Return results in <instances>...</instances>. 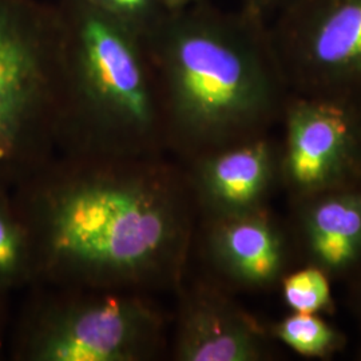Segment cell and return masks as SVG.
<instances>
[{
	"label": "cell",
	"mask_w": 361,
	"mask_h": 361,
	"mask_svg": "<svg viewBox=\"0 0 361 361\" xmlns=\"http://www.w3.org/2000/svg\"><path fill=\"white\" fill-rule=\"evenodd\" d=\"M204 0H161L164 7L168 10L169 13H177L180 10L189 8L194 4H198Z\"/></svg>",
	"instance_id": "cell-17"
},
{
	"label": "cell",
	"mask_w": 361,
	"mask_h": 361,
	"mask_svg": "<svg viewBox=\"0 0 361 361\" xmlns=\"http://www.w3.org/2000/svg\"><path fill=\"white\" fill-rule=\"evenodd\" d=\"M331 277L320 268L304 264L296 271H286L279 286L285 305L292 312L332 314L335 300L331 288Z\"/></svg>",
	"instance_id": "cell-14"
},
{
	"label": "cell",
	"mask_w": 361,
	"mask_h": 361,
	"mask_svg": "<svg viewBox=\"0 0 361 361\" xmlns=\"http://www.w3.org/2000/svg\"><path fill=\"white\" fill-rule=\"evenodd\" d=\"M280 125V186L292 201L361 185V99L290 92Z\"/></svg>",
	"instance_id": "cell-7"
},
{
	"label": "cell",
	"mask_w": 361,
	"mask_h": 361,
	"mask_svg": "<svg viewBox=\"0 0 361 361\" xmlns=\"http://www.w3.org/2000/svg\"><path fill=\"white\" fill-rule=\"evenodd\" d=\"M4 297L6 293L0 290V349L3 344V334H4V325H6V310H4Z\"/></svg>",
	"instance_id": "cell-19"
},
{
	"label": "cell",
	"mask_w": 361,
	"mask_h": 361,
	"mask_svg": "<svg viewBox=\"0 0 361 361\" xmlns=\"http://www.w3.org/2000/svg\"><path fill=\"white\" fill-rule=\"evenodd\" d=\"M352 301H353V307H355L356 314L359 316L361 323V269L355 274V286H353V293H352Z\"/></svg>",
	"instance_id": "cell-18"
},
{
	"label": "cell",
	"mask_w": 361,
	"mask_h": 361,
	"mask_svg": "<svg viewBox=\"0 0 361 361\" xmlns=\"http://www.w3.org/2000/svg\"><path fill=\"white\" fill-rule=\"evenodd\" d=\"M61 42L55 3L0 0V185L11 190L58 147Z\"/></svg>",
	"instance_id": "cell-4"
},
{
	"label": "cell",
	"mask_w": 361,
	"mask_h": 361,
	"mask_svg": "<svg viewBox=\"0 0 361 361\" xmlns=\"http://www.w3.org/2000/svg\"><path fill=\"white\" fill-rule=\"evenodd\" d=\"M35 283L30 233L15 204L11 189L0 185V290Z\"/></svg>",
	"instance_id": "cell-12"
},
{
	"label": "cell",
	"mask_w": 361,
	"mask_h": 361,
	"mask_svg": "<svg viewBox=\"0 0 361 361\" xmlns=\"http://www.w3.org/2000/svg\"><path fill=\"white\" fill-rule=\"evenodd\" d=\"M166 149L186 161L269 134L290 94L269 19L212 0L170 13L145 40Z\"/></svg>",
	"instance_id": "cell-2"
},
{
	"label": "cell",
	"mask_w": 361,
	"mask_h": 361,
	"mask_svg": "<svg viewBox=\"0 0 361 361\" xmlns=\"http://www.w3.org/2000/svg\"><path fill=\"white\" fill-rule=\"evenodd\" d=\"M289 226L295 252L304 264L331 279L361 269V185L298 198Z\"/></svg>",
	"instance_id": "cell-11"
},
{
	"label": "cell",
	"mask_w": 361,
	"mask_h": 361,
	"mask_svg": "<svg viewBox=\"0 0 361 361\" xmlns=\"http://www.w3.org/2000/svg\"><path fill=\"white\" fill-rule=\"evenodd\" d=\"M13 190L35 283L141 292L183 280L198 210L188 170L161 154H66Z\"/></svg>",
	"instance_id": "cell-1"
},
{
	"label": "cell",
	"mask_w": 361,
	"mask_h": 361,
	"mask_svg": "<svg viewBox=\"0 0 361 361\" xmlns=\"http://www.w3.org/2000/svg\"><path fill=\"white\" fill-rule=\"evenodd\" d=\"M35 300L13 341L18 361H147L166 345V316L129 290L67 289Z\"/></svg>",
	"instance_id": "cell-5"
},
{
	"label": "cell",
	"mask_w": 361,
	"mask_h": 361,
	"mask_svg": "<svg viewBox=\"0 0 361 361\" xmlns=\"http://www.w3.org/2000/svg\"><path fill=\"white\" fill-rule=\"evenodd\" d=\"M288 0H241V7L269 19Z\"/></svg>",
	"instance_id": "cell-16"
},
{
	"label": "cell",
	"mask_w": 361,
	"mask_h": 361,
	"mask_svg": "<svg viewBox=\"0 0 361 361\" xmlns=\"http://www.w3.org/2000/svg\"><path fill=\"white\" fill-rule=\"evenodd\" d=\"M98 10L114 18L143 40L152 37L169 11L161 0H87Z\"/></svg>",
	"instance_id": "cell-15"
},
{
	"label": "cell",
	"mask_w": 361,
	"mask_h": 361,
	"mask_svg": "<svg viewBox=\"0 0 361 361\" xmlns=\"http://www.w3.org/2000/svg\"><path fill=\"white\" fill-rule=\"evenodd\" d=\"M61 19L56 146L66 154L166 150L154 65L141 37L87 0H55Z\"/></svg>",
	"instance_id": "cell-3"
},
{
	"label": "cell",
	"mask_w": 361,
	"mask_h": 361,
	"mask_svg": "<svg viewBox=\"0 0 361 361\" xmlns=\"http://www.w3.org/2000/svg\"><path fill=\"white\" fill-rule=\"evenodd\" d=\"M180 300L173 336L178 361H265L277 344L267 325L233 301L219 285L197 280L177 286Z\"/></svg>",
	"instance_id": "cell-8"
},
{
	"label": "cell",
	"mask_w": 361,
	"mask_h": 361,
	"mask_svg": "<svg viewBox=\"0 0 361 361\" xmlns=\"http://www.w3.org/2000/svg\"><path fill=\"white\" fill-rule=\"evenodd\" d=\"M204 252L210 268L226 284L244 290L279 286L290 271L295 245L289 228L267 209L204 221Z\"/></svg>",
	"instance_id": "cell-10"
},
{
	"label": "cell",
	"mask_w": 361,
	"mask_h": 361,
	"mask_svg": "<svg viewBox=\"0 0 361 361\" xmlns=\"http://www.w3.org/2000/svg\"><path fill=\"white\" fill-rule=\"evenodd\" d=\"M268 329L276 343L308 359L328 360L347 345L345 335L322 314L292 312Z\"/></svg>",
	"instance_id": "cell-13"
},
{
	"label": "cell",
	"mask_w": 361,
	"mask_h": 361,
	"mask_svg": "<svg viewBox=\"0 0 361 361\" xmlns=\"http://www.w3.org/2000/svg\"><path fill=\"white\" fill-rule=\"evenodd\" d=\"M359 356H360V359H361V352H360V355H359Z\"/></svg>",
	"instance_id": "cell-20"
},
{
	"label": "cell",
	"mask_w": 361,
	"mask_h": 361,
	"mask_svg": "<svg viewBox=\"0 0 361 361\" xmlns=\"http://www.w3.org/2000/svg\"><path fill=\"white\" fill-rule=\"evenodd\" d=\"M273 15L290 92L361 99V0H288Z\"/></svg>",
	"instance_id": "cell-6"
},
{
	"label": "cell",
	"mask_w": 361,
	"mask_h": 361,
	"mask_svg": "<svg viewBox=\"0 0 361 361\" xmlns=\"http://www.w3.org/2000/svg\"><path fill=\"white\" fill-rule=\"evenodd\" d=\"M189 164L194 201L204 221L257 212L267 209L280 186V140L265 134Z\"/></svg>",
	"instance_id": "cell-9"
}]
</instances>
